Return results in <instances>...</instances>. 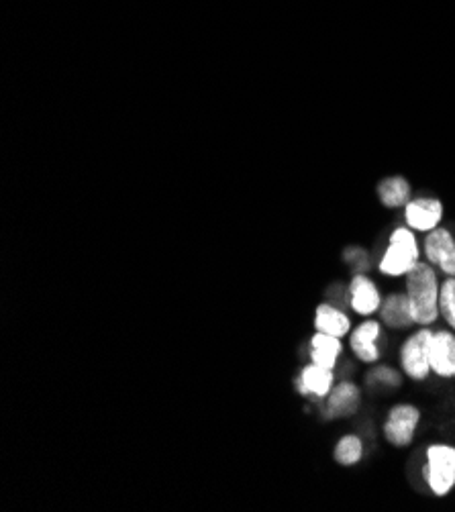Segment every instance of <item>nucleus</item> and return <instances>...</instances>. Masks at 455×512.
<instances>
[{
  "instance_id": "nucleus-19",
  "label": "nucleus",
  "mask_w": 455,
  "mask_h": 512,
  "mask_svg": "<svg viewBox=\"0 0 455 512\" xmlns=\"http://www.w3.org/2000/svg\"><path fill=\"white\" fill-rule=\"evenodd\" d=\"M439 313L445 327L455 331V278L445 276L441 280V294H439Z\"/></svg>"
},
{
  "instance_id": "nucleus-1",
  "label": "nucleus",
  "mask_w": 455,
  "mask_h": 512,
  "mask_svg": "<svg viewBox=\"0 0 455 512\" xmlns=\"http://www.w3.org/2000/svg\"><path fill=\"white\" fill-rule=\"evenodd\" d=\"M402 288L409 296L415 325L417 327H433L441 319L439 272L427 260H419L417 266L402 278Z\"/></svg>"
},
{
  "instance_id": "nucleus-6",
  "label": "nucleus",
  "mask_w": 455,
  "mask_h": 512,
  "mask_svg": "<svg viewBox=\"0 0 455 512\" xmlns=\"http://www.w3.org/2000/svg\"><path fill=\"white\" fill-rule=\"evenodd\" d=\"M382 337H384L382 321L368 317L351 329L347 337V347L360 364L374 366L382 360V347H380Z\"/></svg>"
},
{
  "instance_id": "nucleus-12",
  "label": "nucleus",
  "mask_w": 455,
  "mask_h": 512,
  "mask_svg": "<svg viewBox=\"0 0 455 512\" xmlns=\"http://www.w3.org/2000/svg\"><path fill=\"white\" fill-rule=\"evenodd\" d=\"M431 374L443 382L455 380V331L449 327L433 329L429 343Z\"/></svg>"
},
{
  "instance_id": "nucleus-7",
  "label": "nucleus",
  "mask_w": 455,
  "mask_h": 512,
  "mask_svg": "<svg viewBox=\"0 0 455 512\" xmlns=\"http://www.w3.org/2000/svg\"><path fill=\"white\" fill-rule=\"evenodd\" d=\"M364 402V390L358 382L341 380L333 386L331 394L323 400L325 421H345L360 413Z\"/></svg>"
},
{
  "instance_id": "nucleus-16",
  "label": "nucleus",
  "mask_w": 455,
  "mask_h": 512,
  "mask_svg": "<svg viewBox=\"0 0 455 512\" xmlns=\"http://www.w3.org/2000/svg\"><path fill=\"white\" fill-rule=\"evenodd\" d=\"M378 200L384 209L396 211V209H404L413 198V186L409 182V178L404 176H386L380 180L378 188H376Z\"/></svg>"
},
{
  "instance_id": "nucleus-8",
  "label": "nucleus",
  "mask_w": 455,
  "mask_h": 512,
  "mask_svg": "<svg viewBox=\"0 0 455 512\" xmlns=\"http://www.w3.org/2000/svg\"><path fill=\"white\" fill-rule=\"evenodd\" d=\"M347 300L351 313L368 319L378 315L384 300V292L380 290L378 282L372 276H368L366 272H356L349 278L347 284Z\"/></svg>"
},
{
  "instance_id": "nucleus-3",
  "label": "nucleus",
  "mask_w": 455,
  "mask_h": 512,
  "mask_svg": "<svg viewBox=\"0 0 455 512\" xmlns=\"http://www.w3.org/2000/svg\"><path fill=\"white\" fill-rule=\"evenodd\" d=\"M433 337V327H417L409 331L398 343L396 349V362L402 370L404 378L413 384L427 382L431 374L429 364V343Z\"/></svg>"
},
{
  "instance_id": "nucleus-2",
  "label": "nucleus",
  "mask_w": 455,
  "mask_h": 512,
  "mask_svg": "<svg viewBox=\"0 0 455 512\" xmlns=\"http://www.w3.org/2000/svg\"><path fill=\"white\" fill-rule=\"evenodd\" d=\"M421 255L423 247L417 233L407 225H400L390 231L376 268L384 278L400 280L417 266L419 260H423Z\"/></svg>"
},
{
  "instance_id": "nucleus-14",
  "label": "nucleus",
  "mask_w": 455,
  "mask_h": 512,
  "mask_svg": "<svg viewBox=\"0 0 455 512\" xmlns=\"http://www.w3.org/2000/svg\"><path fill=\"white\" fill-rule=\"evenodd\" d=\"M351 329H353L351 317L341 309V306H335L333 302H321L317 306L315 331L345 339V337H349Z\"/></svg>"
},
{
  "instance_id": "nucleus-10",
  "label": "nucleus",
  "mask_w": 455,
  "mask_h": 512,
  "mask_svg": "<svg viewBox=\"0 0 455 512\" xmlns=\"http://www.w3.org/2000/svg\"><path fill=\"white\" fill-rule=\"evenodd\" d=\"M378 319L382 321L384 329H388L390 333H409L415 325L413 313H411V304H409V296L404 292V288H390L384 294L382 306L378 311Z\"/></svg>"
},
{
  "instance_id": "nucleus-4",
  "label": "nucleus",
  "mask_w": 455,
  "mask_h": 512,
  "mask_svg": "<svg viewBox=\"0 0 455 512\" xmlns=\"http://www.w3.org/2000/svg\"><path fill=\"white\" fill-rule=\"evenodd\" d=\"M421 478L435 498H447L455 490V443L435 441L427 445Z\"/></svg>"
},
{
  "instance_id": "nucleus-15",
  "label": "nucleus",
  "mask_w": 455,
  "mask_h": 512,
  "mask_svg": "<svg viewBox=\"0 0 455 512\" xmlns=\"http://www.w3.org/2000/svg\"><path fill=\"white\" fill-rule=\"evenodd\" d=\"M343 351H345V343L339 337L319 333V331H315V335L311 337V345H309L311 362L321 368L335 370L343 357Z\"/></svg>"
},
{
  "instance_id": "nucleus-13",
  "label": "nucleus",
  "mask_w": 455,
  "mask_h": 512,
  "mask_svg": "<svg viewBox=\"0 0 455 512\" xmlns=\"http://www.w3.org/2000/svg\"><path fill=\"white\" fill-rule=\"evenodd\" d=\"M335 378H337L335 370H327V368H321L311 362L307 366H302V370L296 378V388L302 396H311V398L323 402L331 394L333 386L337 384Z\"/></svg>"
},
{
  "instance_id": "nucleus-17",
  "label": "nucleus",
  "mask_w": 455,
  "mask_h": 512,
  "mask_svg": "<svg viewBox=\"0 0 455 512\" xmlns=\"http://www.w3.org/2000/svg\"><path fill=\"white\" fill-rule=\"evenodd\" d=\"M366 453V445L362 435L358 433H345L337 439L333 447V459L335 464L341 468H353L358 466Z\"/></svg>"
},
{
  "instance_id": "nucleus-5",
  "label": "nucleus",
  "mask_w": 455,
  "mask_h": 512,
  "mask_svg": "<svg viewBox=\"0 0 455 512\" xmlns=\"http://www.w3.org/2000/svg\"><path fill=\"white\" fill-rule=\"evenodd\" d=\"M421 421H423L421 406L409 400H400L386 408L380 431L384 441L390 447L407 449L415 443Z\"/></svg>"
},
{
  "instance_id": "nucleus-9",
  "label": "nucleus",
  "mask_w": 455,
  "mask_h": 512,
  "mask_svg": "<svg viewBox=\"0 0 455 512\" xmlns=\"http://www.w3.org/2000/svg\"><path fill=\"white\" fill-rule=\"evenodd\" d=\"M423 260H427L443 278H455V235L447 227H437L423 237Z\"/></svg>"
},
{
  "instance_id": "nucleus-11",
  "label": "nucleus",
  "mask_w": 455,
  "mask_h": 512,
  "mask_svg": "<svg viewBox=\"0 0 455 512\" xmlns=\"http://www.w3.org/2000/svg\"><path fill=\"white\" fill-rule=\"evenodd\" d=\"M443 215V202L437 196H415L404 207V225L411 227L415 233L427 235L429 231L441 227Z\"/></svg>"
},
{
  "instance_id": "nucleus-18",
  "label": "nucleus",
  "mask_w": 455,
  "mask_h": 512,
  "mask_svg": "<svg viewBox=\"0 0 455 512\" xmlns=\"http://www.w3.org/2000/svg\"><path fill=\"white\" fill-rule=\"evenodd\" d=\"M404 374L400 368H394L392 364H374L370 366V372L366 374V386L372 392H394L404 386Z\"/></svg>"
},
{
  "instance_id": "nucleus-20",
  "label": "nucleus",
  "mask_w": 455,
  "mask_h": 512,
  "mask_svg": "<svg viewBox=\"0 0 455 512\" xmlns=\"http://www.w3.org/2000/svg\"><path fill=\"white\" fill-rule=\"evenodd\" d=\"M345 262L356 268V272H368L372 268V258L364 247H351L345 251Z\"/></svg>"
}]
</instances>
